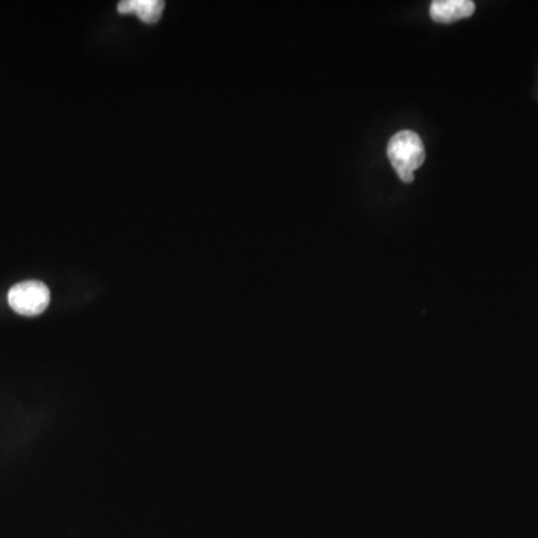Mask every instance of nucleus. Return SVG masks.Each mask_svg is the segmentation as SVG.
Listing matches in <instances>:
<instances>
[{
	"label": "nucleus",
	"mask_w": 538,
	"mask_h": 538,
	"mask_svg": "<svg viewBox=\"0 0 538 538\" xmlns=\"http://www.w3.org/2000/svg\"><path fill=\"white\" fill-rule=\"evenodd\" d=\"M388 157L404 183L414 180V172L425 162V147L419 135L411 131H401L392 136L388 145Z\"/></svg>",
	"instance_id": "1"
},
{
	"label": "nucleus",
	"mask_w": 538,
	"mask_h": 538,
	"mask_svg": "<svg viewBox=\"0 0 538 538\" xmlns=\"http://www.w3.org/2000/svg\"><path fill=\"white\" fill-rule=\"evenodd\" d=\"M50 301V289L41 281H23L8 292L9 307L21 316H39L47 310Z\"/></svg>",
	"instance_id": "2"
},
{
	"label": "nucleus",
	"mask_w": 538,
	"mask_h": 538,
	"mask_svg": "<svg viewBox=\"0 0 538 538\" xmlns=\"http://www.w3.org/2000/svg\"><path fill=\"white\" fill-rule=\"evenodd\" d=\"M476 5L471 0H435L431 3V18L437 23H453L471 17Z\"/></svg>",
	"instance_id": "3"
},
{
	"label": "nucleus",
	"mask_w": 538,
	"mask_h": 538,
	"mask_svg": "<svg viewBox=\"0 0 538 538\" xmlns=\"http://www.w3.org/2000/svg\"><path fill=\"white\" fill-rule=\"evenodd\" d=\"M165 3L162 0H128L117 5L120 14H136L142 23L154 24L162 17Z\"/></svg>",
	"instance_id": "4"
}]
</instances>
